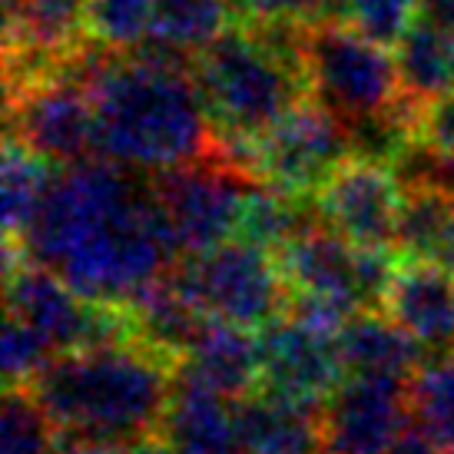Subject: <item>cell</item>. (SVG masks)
<instances>
[{"mask_svg": "<svg viewBox=\"0 0 454 454\" xmlns=\"http://www.w3.org/2000/svg\"><path fill=\"white\" fill-rule=\"evenodd\" d=\"M176 372L226 398H246L259 388V341L249 328L209 318Z\"/></svg>", "mask_w": 454, "mask_h": 454, "instance_id": "ac0fdd59", "label": "cell"}, {"mask_svg": "<svg viewBox=\"0 0 454 454\" xmlns=\"http://www.w3.org/2000/svg\"><path fill=\"white\" fill-rule=\"evenodd\" d=\"M53 358L57 352L34 328H27L20 318L7 316L4 322V381H7V388H27Z\"/></svg>", "mask_w": 454, "mask_h": 454, "instance_id": "f1b7e54d", "label": "cell"}, {"mask_svg": "<svg viewBox=\"0 0 454 454\" xmlns=\"http://www.w3.org/2000/svg\"><path fill=\"white\" fill-rule=\"evenodd\" d=\"M64 454H176L169 444L153 434V438H137V442H116V444H76V448H67Z\"/></svg>", "mask_w": 454, "mask_h": 454, "instance_id": "1f68e13d", "label": "cell"}, {"mask_svg": "<svg viewBox=\"0 0 454 454\" xmlns=\"http://www.w3.org/2000/svg\"><path fill=\"white\" fill-rule=\"evenodd\" d=\"M431 262H438L448 276H454V215L448 219L442 239L434 242V249H431Z\"/></svg>", "mask_w": 454, "mask_h": 454, "instance_id": "d6a6232c", "label": "cell"}, {"mask_svg": "<svg viewBox=\"0 0 454 454\" xmlns=\"http://www.w3.org/2000/svg\"><path fill=\"white\" fill-rule=\"evenodd\" d=\"M402 90L408 100L425 103L454 87V30L438 20H418L395 47Z\"/></svg>", "mask_w": 454, "mask_h": 454, "instance_id": "44dd1931", "label": "cell"}, {"mask_svg": "<svg viewBox=\"0 0 454 454\" xmlns=\"http://www.w3.org/2000/svg\"><path fill=\"white\" fill-rule=\"evenodd\" d=\"M404 192L398 169L381 160L348 156L312 196L316 213L328 229L358 249H395L398 253V219Z\"/></svg>", "mask_w": 454, "mask_h": 454, "instance_id": "30bf717a", "label": "cell"}, {"mask_svg": "<svg viewBox=\"0 0 454 454\" xmlns=\"http://www.w3.org/2000/svg\"><path fill=\"white\" fill-rule=\"evenodd\" d=\"M255 183L259 179L232 166L219 150L186 166L153 173V200L176 242L179 259L202 255L223 242L236 239L242 202Z\"/></svg>", "mask_w": 454, "mask_h": 454, "instance_id": "ba28073f", "label": "cell"}, {"mask_svg": "<svg viewBox=\"0 0 454 454\" xmlns=\"http://www.w3.org/2000/svg\"><path fill=\"white\" fill-rule=\"evenodd\" d=\"M173 381L176 362L133 339L57 355L27 388L76 448L160 434Z\"/></svg>", "mask_w": 454, "mask_h": 454, "instance_id": "3957f363", "label": "cell"}, {"mask_svg": "<svg viewBox=\"0 0 454 454\" xmlns=\"http://www.w3.org/2000/svg\"><path fill=\"white\" fill-rule=\"evenodd\" d=\"M179 289L215 322L262 332L289 309V286L272 253L253 242L229 239L209 253L173 265Z\"/></svg>", "mask_w": 454, "mask_h": 454, "instance_id": "8992f818", "label": "cell"}, {"mask_svg": "<svg viewBox=\"0 0 454 454\" xmlns=\"http://www.w3.org/2000/svg\"><path fill=\"white\" fill-rule=\"evenodd\" d=\"M13 249L53 269L90 302L133 309L179 262L150 179L106 160L60 166Z\"/></svg>", "mask_w": 454, "mask_h": 454, "instance_id": "6da1fadb", "label": "cell"}, {"mask_svg": "<svg viewBox=\"0 0 454 454\" xmlns=\"http://www.w3.org/2000/svg\"><path fill=\"white\" fill-rule=\"evenodd\" d=\"M421 0H341L339 20L381 47H398L408 30L421 20Z\"/></svg>", "mask_w": 454, "mask_h": 454, "instance_id": "83f0119b", "label": "cell"}, {"mask_svg": "<svg viewBox=\"0 0 454 454\" xmlns=\"http://www.w3.org/2000/svg\"><path fill=\"white\" fill-rule=\"evenodd\" d=\"M255 341H259V388L262 391L322 404L348 379L339 352V335L305 325L299 318H276L255 335Z\"/></svg>", "mask_w": 454, "mask_h": 454, "instance_id": "7c38bea8", "label": "cell"}, {"mask_svg": "<svg viewBox=\"0 0 454 454\" xmlns=\"http://www.w3.org/2000/svg\"><path fill=\"white\" fill-rule=\"evenodd\" d=\"M408 415L434 448L454 451V355H434L408 379Z\"/></svg>", "mask_w": 454, "mask_h": 454, "instance_id": "cb8c5ba5", "label": "cell"}, {"mask_svg": "<svg viewBox=\"0 0 454 454\" xmlns=\"http://www.w3.org/2000/svg\"><path fill=\"white\" fill-rule=\"evenodd\" d=\"M0 454H64V434L30 388H7L4 395Z\"/></svg>", "mask_w": 454, "mask_h": 454, "instance_id": "d4e9b609", "label": "cell"}, {"mask_svg": "<svg viewBox=\"0 0 454 454\" xmlns=\"http://www.w3.org/2000/svg\"><path fill=\"white\" fill-rule=\"evenodd\" d=\"M7 74H43L83 51L90 0H7Z\"/></svg>", "mask_w": 454, "mask_h": 454, "instance_id": "4fadbf2b", "label": "cell"}, {"mask_svg": "<svg viewBox=\"0 0 454 454\" xmlns=\"http://www.w3.org/2000/svg\"><path fill=\"white\" fill-rule=\"evenodd\" d=\"M408 428V381L348 375L322 402L325 454H388Z\"/></svg>", "mask_w": 454, "mask_h": 454, "instance_id": "8fae6325", "label": "cell"}, {"mask_svg": "<svg viewBox=\"0 0 454 454\" xmlns=\"http://www.w3.org/2000/svg\"><path fill=\"white\" fill-rule=\"evenodd\" d=\"M415 137L421 146L454 156V87L418 106Z\"/></svg>", "mask_w": 454, "mask_h": 454, "instance_id": "4dcf8cb0", "label": "cell"}, {"mask_svg": "<svg viewBox=\"0 0 454 454\" xmlns=\"http://www.w3.org/2000/svg\"><path fill=\"white\" fill-rule=\"evenodd\" d=\"M160 438L176 454H239L236 398L176 372Z\"/></svg>", "mask_w": 454, "mask_h": 454, "instance_id": "9a60e30c", "label": "cell"}, {"mask_svg": "<svg viewBox=\"0 0 454 454\" xmlns=\"http://www.w3.org/2000/svg\"><path fill=\"white\" fill-rule=\"evenodd\" d=\"M451 215V192L438 190V186H425V183H408L402 219H398V255L431 259V249H434V242L442 239Z\"/></svg>", "mask_w": 454, "mask_h": 454, "instance_id": "484cf974", "label": "cell"}, {"mask_svg": "<svg viewBox=\"0 0 454 454\" xmlns=\"http://www.w3.org/2000/svg\"><path fill=\"white\" fill-rule=\"evenodd\" d=\"M236 0H153L150 40L143 51L196 57L236 27Z\"/></svg>", "mask_w": 454, "mask_h": 454, "instance_id": "d6986e66", "label": "cell"}, {"mask_svg": "<svg viewBox=\"0 0 454 454\" xmlns=\"http://www.w3.org/2000/svg\"><path fill=\"white\" fill-rule=\"evenodd\" d=\"M133 328L137 339L146 341L150 348L163 352L169 362H176L190 352V345L200 339V332L206 328L209 316L202 312L200 305L192 302L186 292L179 289V282L173 278V272L156 282L133 309Z\"/></svg>", "mask_w": 454, "mask_h": 454, "instance_id": "ffe728a7", "label": "cell"}, {"mask_svg": "<svg viewBox=\"0 0 454 454\" xmlns=\"http://www.w3.org/2000/svg\"><path fill=\"white\" fill-rule=\"evenodd\" d=\"M57 169L60 166L43 160L40 153H34L7 133V146H4V232H7V246L24 239L40 202L51 190Z\"/></svg>", "mask_w": 454, "mask_h": 454, "instance_id": "603a6c76", "label": "cell"}, {"mask_svg": "<svg viewBox=\"0 0 454 454\" xmlns=\"http://www.w3.org/2000/svg\"><path fill=\"white\" fill-rule=\"evenodd\" d=\"M97 156L139 173H163L215 153V133L186 60L156 51L80 53Z\"/></svg>", "mask_w": 454, "mask_h": 454, "instance_id": "7a4b0ae2", "label": "cell"}, {"mask_svg": "<svg viewBox=\"0 0 454 454\" xmlns=\"http://www.w3.org/2000/svg\"><path fill=\"white\" fill-rule=\"evenodd\" d=\"M150 24L153 0H90V37L106 51H143Z\"/></svg>", "mask_w": 454, "mask_h": 454, "instance_id": "4316f807", "label": "cell"}, {"mask_svg": "<svg viewBox=\"0 0 454 454\" xmlns=\"http://www.w3.org/2000/svg\"><path fill=\"white\" fill-rule=\"evenodd\" d=\"M192 80L219 150L253 143L312 97L295 24L229 27L192 57Z\"/></svg>", "mask_w": 454, "mask_h": 454, "instance_id": "277c9868", "label": "cell"}, {"mask_svg": "<svg viewBox=\"0 0 454 454\" xmlns=\"http://www.w3.org/2000/svg\"><path fill=\"white\" fill-rule=\"evenodd\" d=\"M421 4H428V7H431V4H438V0H421Z\"/></svg>", "mask_w": 454, "mask_h": 454, "instance_id": "e575fe53", "label": "cell"}, {"mask_svg": "<svg viewBox=\"0 0 454 454\" xmlns=\"http://www.w3.org/2000/svg\"><path fill=\"white\" fill-rule=\"evenodd\" d=\"M80 53L43 74L7 80L11 137L57 166L97 156V123L87 80L80 74Z\"/></svg>", "mask_w": 454, "mask_h": 454, "instance_id": "9c48e42d", "label": "cell"}, {"mask_svg": "<svg viewBox=\"0 0 454 454\" xmlns=\"http://www.w3.org/2000/svg\"><path fill=\"white\" fill-rule=\"evenodd\" d=\"M388 454H454V451H442V448H434L425 434H418L415 428H408V434H404Z\"/></svg>", "mask_w": 454, "mask_h": 454, "instance_id": "836d02e7", "label": "cell"}, {"mask_svg": "<svg viewBox=\"0 0 454 454\" xmlns=\"http://www.w3.org/2000/svg\"><path fill=\"white\" fill-rule=\"evenodd\" d=\"M339 352L345 375L362 379L408 381L428 362V352L379 309H362L341 325Z\"/></svg>", "mask_w": 454, "mask_h": 454, "instance_id": "e0dca14e", "label": "cell"}, {"mask_svg": "<svg viewBox=\"0 0 454 454\" xmlns=\"http://www.w3.org/2000/svg\"><path fill=\"white\" fill-rule=\"evenodd\" d=\"M219 153L265 186L312 200L322 183L352 156V137L339 116L309 97L259 139Z\"/></svg>", "mask_w": 454, "mask_h": 454, "instance_id": "52a82bcc", "label": "cell"}, {"mask_svg": "<svg viewBox=\"0 0 454 454\" xmlns=\"http://www.w3.org/2000/svg\"><path fill=\"white\" fill-rule=\"evenodd\" d=\"M381 312L402 325L428 358L454 352V276L438 262L398 255L381 295Z\"/></svg>", "mask_w": 454, "mask_h": 454, "instance_id": "5bb4252c", "label": "cell"}, {"mask_svg": "<svg viewBox=\"0 0 454 454\" xmlns=\"http://www.w3.org/2000/svg\"><path fill=\"white\" fill-rule=\"evenodd\" d=\"M239 454H325L322 404L255 388L236 398Z\"/></svg>", "mask_w": 454, "mask_h": 454, "instance_id": "2e32d148", "label": "cell"}, {"mask_svg": "<svg viewBox=\"0 0 454 454\" xmlns=\"http://www.w3.org/2000/svg\"><path fill=\"white\" fill-rule=\"evenodd\" d=\"M316 200L289 196V192L272 190L265 183H255L242 202L236 239L253 242V246L276 255L278 249H286L295 236H302L305 229L316 226Z\"/></svg>", "mask_w": 454, "mask_h": 454, "instance_id": "7402d4cb", "label": "cell"}, {"mask_svg": "<svg viewBox=\"0 0 454 454\" xmlns=\"http://www.w3.org/2000/svg\"><path fill=\"white\" fill-rule=\"evenodd\" d=\"M299 51L312 97L339 116L345 129L388 114L404 100L391 47L368 40L339 17L299 27Z\"/></svg>", "mask_w": 454, "mask_h": 454, "instance_id": "5b68a950", "label": "cell"}, {"mask_svg": "<svg viewBox=\"0 0 454 454\" xmlns=\"http://www.w3.org/2000/svg\"><path fill=\"white\" fill-rule=\"evenodd\" d=\"M242 13L259 24H318L341 13V0H236Z\"/></svg>", "mask_w": 454, "mask_h": 454, "instance_id": "f546056e", "label": "cell"}]
</instances>
